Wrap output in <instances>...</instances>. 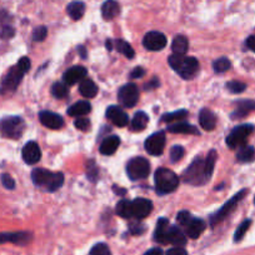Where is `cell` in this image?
I'll list each match as a JSON object with an SVG mask.
<instances>
[{
  "mask_svg": "<svg viewBox=\"0 0 255 255\" xmlns=\"http://www.w3.org/2000/svg\"><path fill=\"white\" fill-rule=\"evenodd\" d=\"M31 180L35 185L44 186L48 191H55L64 184L63 173H52L43 168H35L31 171Z\"/></svg>",
  "mask_w": 255,
  "mask_h": 255,
  "instance_id": "6da1fadb",
  "label": "cell"
},
{
  "mask_svg": "<svg viewBox=\"0 0 255 255\" xmlns=\"http://www.w3.org/2000/svg\"><path fill=\"white\" fill-rule=\"evenodd\" d=\"M169 64L183 79H191L199 70V63L195 58L173 54L169 57Z\"/></svg>",
  "mask_w": 255,
  "mask_h": 255,
  "instance_id": "7a4b0ae2",
  "label": "cell"
},
{
  "mask_svg": "<svg viewBox=\"0 0 255 255\" xmlns=\"http://www.w3.org/2000/svg\"><path fill=\"white\" fill-rule=\"evenodd\" d=\"M155 186L159 194H169L176 190L179 185V178L174 171L167 168H160L155 171Z\"/></svg>",
  "mask_w": 255,
  "mask_h": 255,
  "instance_id": "3957f363",
  "label": "cell"
},
{
  "mask_svg": "<svg viewBox=\"0 0 255 255\" xmlns=\"http://www.w3.org/2000/svg\"><path fill=\"white\" fill-rule=\"evenodd\" d=\"M183 180L191 185H204L206 181H209L205 173L204 160L201 158L196 157L194 162L189 165V168L183 174Z\"/></svg>",
  "mask_w": 255,
  "mask_h": 255,
  "instance_id": "277c9868",
  "label": "cell"
},
{
  "mask_svg": "<svg viewBox=\"0 0 255 255\" xmlns=\"http://www.w3.org/2000/svg\"><path fill=\"white\" fill-rule=\"evenodd\" d=\"M25 130V121L20 116H6L0 120V133L8 139H19Z\"/></svg>",
  "mask_w": 255,
  "mask_h": 255,
  "instance_id": "5b68a950",
  "label": "cell"
},
{
  "mask_svg": "<svg viewBox=\"0 0 255 255\" xmlns=\"http://www.w3.org/2000/svg\"><path fill=\"white\" fill-rule=\"evenodd\" d=\"M126 173L132 180H142L150 173V164L145 158L137 157L129 160L126 165Z\"/></svg>",
  "mask_w": 255,
  "mask_h": 255,
  "instance_id": "8992f818",
  "label": "cell"
},
{
  "mask_svg": "<svg viewBox=\"0 0 255 255\" xmlns=\"http://www.w3.org/2000/svg\"><path fill=\"white\" fill-rule=\"evenodd\" d=\"M253 132H254V125H252V124H243V125L237 126L228 135L227 145L230 149H237V148L243 147Z\"/></svg>",
  "mask_w": 255,
  "mask_h": 255,
  "instance_id": "52a82bcc",
  "label": "cell"
},
{
  "mask_svg": "<svg viewBox=\"0 0 255 255\" xmlns=\"http://www.w3.org/2000/svg\"><path fill=\"white\" fill-rule=\"evenodd\" d=\"M247 193H248V190H245V189L244 190H240L239 193L235 194V195L233 196V198L230 199L228 203H225L224 205L222 206V209H220L219 211H217V213H215V214L211 217V219H210L211 227H214V225H217L218 223H220L222 220H224L225 218H227L228 215H229L230 213L234 210L235 206L238 205V203H239V201L242 200L245 195H247Z\"/></svg>",
  "mask_w": 255,
  "mask_h": 255,
  "instance_id": "ba28073f",
  "label": "cell"
},
{
  "mask_svg": "<svg viewBox=\"0 0 255 255\" xmlns=\"http://www.w3.org/2000/svg\"><path fill=\"white\" fill-rule=\"evenodd\" d=\"M24 74H25V73H24L18 65L11 68V69L6 73L5 77L3 78V80H1V93H13V91L18 88V85L20 84Z\"/></svg>",
  "mask_w": 255,
  "mask_h": 255,
  "instance_id": "9c48e42d",
  "label": "cell"
},
{
  "mask_svg": "<svg viewBox=\"0 0 255 255\" xmlns=\"http://www.w3.org/2000/svg\"><path fill=\"white\" fill-rule=\"evenodd\" d=\"M118 98L121 105H124L125 108H133L138 103V100H139V90H138V86L135 84H132V83L130 84H125L119 90Z\"/></svg>",
  "mask_w": 255,
  "mask_h": 255,
  "instance_id": "30bf717a",
  "label": "cell"
},
{
  "mask_svg": "<svg viewBox=\"0 0 255 255\" xmlns=\"http://www.w3.org/2000/svg\"><path fill=\"white\" fill-rule=\"evenodd\" d=\"M145 150L149 153L150 155H162L164 152L165 148V133L164 132H158L150 135L147 140H145Z\"/></svg>",
  "mask_w": 255,
  "mask_h": 255,
  "instance_id": "8fae6325",
  "label": "cell"
},
{
  "mask_svg": "<svg viewBox=\"0 0 255 255\" xmlns=\"http://www.w3.org/2000/svg\"><path fill=\"white\" fill-rule=\"evenodd\" d=\"M143 45L145 49L150 50V52L163 50L167 45V38L160 31H150L143 39Z\"/></svg>",
  "mask_w": 255,
  "mask_h": 255,
  "instance_id": "7c38bea8",
  "label": "cell"
},
{
  "mask_svg": "<svg viewBox=\"0 0 255 255\" xmlns=\"http://www.w3.org/2000/svg\"><path fill=\"white\" fill-rule=\"evenodd\" d=\"M152 201L144 198H138L132 201V217L137 219H144L152 213Z\"/></svg>",
  "mask_w": 255,
  "mask_h": 255,
  "instance_id": "4fadbf2b",
  "label": "cell"
},
{
  "mask_svg": "<svg viewBox=\"0 0 255 255\" xmlns=\"http://www.w3.org/2000/svg\"><path fill=\"white\" fill-rule=\"evenodd\" d=\"M33 235L28 232L18 233H0V244L4 243H13L18 245H26L31 240Z\"/></svg>",
  "mask_w": 255,
  "mask_h": 255,
  "instance_id": "5bb4252c",
  "label": "cell"
},
{
  "mask_svg": "<svg viewBox=\"0 0 255 255\" xmlns=\"http://www.w3.org/2000/svg\"><path fill=\"white\" fill-rule=\"evenodd\" d=\"M21 155H23V159L26 164L34 165L40 160L41 150L35 142H29L24 145Z\"/></svg>",
  "mask_w": 255,
  "mask_h": 255,
  "instance_id": "9a60e30c",
  "label": "cell"
},
{
  "mask_svg": "<svg viewBox=\"0 0 255 255\" xmlns=\"http://www.w3.org/2000/svg\"><path fill=\"white\" fill-rule=\"evenodd\" d=\"M106 118H108L114 125L119 126V128L125 126L126 124H128V120H129L128 114H126L123 109L119 108V106L116 105L109 106L108 110H106Z\"/></svg>",
  "mask_w": 255,
  "mask_h": 255,
  "instance_id": "2e32d148",
  "label": "cell"
},
{
  "mask_svg": "<svg viewBox=\"0 0 255 255\" xmlns=\"http://www.w3.org/2000/svg\"><path fill=\"white\" fill-rule=\"evenodd\" d=\"M86 75H88V72H86L84 67L75 65V67H72L64 73L63 79H64V83L67 85H74L78 82H82L83 79H85Z\"/></svg>",
  "mask_w": 255,
  "mask_h": 255,
  "instance_id": "e0dca14e",
  "label": "cell"
},
{
  "mask_svg": "<svg viewBox=\"0 0 255 255\" xmlns=\"http://www.w3.org/2000/svg\"><path fill=\"white\" fill-rule=\"evenodd\" d=\"M39 119H40L41 124L49 128V129L57 130L64 125V120H63L62 116L55 113H52V111H41L39 114Z\"/></svg>",
  "mask_w": 255,
  "mask_h": 255,
  "instance_id": "ac0fdd59",
  "label": "cell"
},
{
  "mask_svg": "<svg viewBox=\"0 0 255 255\" xmlns=\"http://www.w3.org/2000/svg\"><path fill=\"white\" fill-rule=\"evenodd\" d=\"M205 228L206 224L204 220L198 219V218H193L185 227L186 235H188L189 238H191V239H198L201 235V233L205 230Z\"/></svg>",
  "mask_w": 255,
  "mask_h": 255,
  "instance_id": "d6986e66",
  "label": "cell"
},
{
  "mask_svg": "<svg viewBox=\"0 0 255 255\" xmlns=\"http://www.w3.org/2000/svg\"><path fill=\"white\" fill-rule=\"evenodd\" d=\"M167 243L173 244L174 247H181L186 244V237L178 227H170L168 229Z\"/></svg>",
  "mask_w": 255,
  "mask_h": 255,
  "instance_id": "ffe728a7",
  "label": "cell"
},
{
  "mask_svg": "<svg viewBox=\"0 0 255 255\" xmlns=\"http://www.w3.org/2000/svg\"><path fill=\"white\" fill-rule=\"evenodd\" d=\"M199 121H200V125L204 130H213L217 125V116L209 109H201L200 114H199Z\"/></svg>",
  "mask_w": 255,
  "mask_h": 255,
  "instance_id": "44dd1931",
  "label": "cell"
},
{
  "mask_svg": "<svg viewBox=\"0 0 255 255\" xmlns=\"http://www.w3.org/2000/svg\"><path fill=\"white\" fill-rule=\"evenodd\" d=\"M120 145V138L116 135H111V137L105 138L103 143L100 144V153L103 155H111L116 152V149Z\"/></svg>",
  "mask_w": 255,
  "mask_h": 255,
  "instance_id": "7402d4cb",
  "label": "cell"
},
{
  "mask_svg": "<svg viewBox=\"0 0 255 255\" xmlns=\"http://www.w3.org/2000/svg\"><path fill=\"white\" fill-rule=\"evenodd\" d=\"M169 229V220L167 218H160L158 220L157 229L154 232V240L160 243V244H168L167 243V234Z\"/></svg>",
  "mask_w": 255,
  "mask_h": 255,
  "instance_id": "603a6c76",
  "label": "cell"
},
{
  "mask_svg": "<svg viewBox=\"0 0 255 255\" xmlns=\"http://www.w3.org/2000/svg\"><path fill=\"white\" fill-rule=\"evenodd\" d=\"M79 90L80 94H82L84 98H94V96L98 94V86H96L95 83L93 80L88 79V78H85L80 82L79 85Z\"/></svg>",
  "mask_w": 255,
  "mask_h": 255,
  "instance_id": "cb8c5ba5",
  "label": "cell"
},
{
  "mask_svg": "<svg viewBox=\"0 0 255 255\" xmlns=\"http://www.w3.org/2000/svg\"><path fill=\"white\" fill-rule=\"evenodd\" d=\"M119 11H120V6L115 0H106L101 6V15L106 20H111V19L115 18Z\"/></svg>",
  "mask_w": 255,
  "mask_h": 255,
  "instance_id": "d4e9b609",
  "label": "cell"
},
{
  "mask_svg": "<svg viewBox=\"0 0 255 255\" xmlns=\"http://www.w3.org/2000/svg\"><path fill=\"white\" fill-rule=\"evenodd\" d=\"M170 133H174V134H193V135H199L198 128L191 124L188 123H179V124H173L168 128Z\"/></svg>",
  "mask_w": 255,
  "mask_h": 255,
  "instance_id": "484cf974",
  "label": "cell"
},
{
  "mask_svg": "<svg viewBox=\"0 0 255 255\" xmlns=\"http://www.w3.org/2000/svg\"><path fill=\"white\" fill-rule=\"evenodd\" d=\"M90 110L91 105L88 101H78L68 109V114L70 116H83L90 113Z\"/></svg>",
  "mask_w": 255,
  "mask_h": 255,
  "instance_id": "4316f807",
  "label": "cell"
},
{
  "mask_svg": "<svg viewBox=\"0 0 255 255\" xmlns=\"http://www.w3.org/2000/svg\"><path fill=\"white\" fill-rule=\"evenodd\" d=\"M67 11L68 14H69L70 18L74 19V20H79L85 13V4L83 3V1L75 0V1H72V3L68 5Z\"/></svg>",
  "mask_w": 255,
  "mask_h": 255,
  "instance_id": "83f0119b",
  "label": "cell"
},
{
  "mask_svg": "<svg viewBox=\"0 0 255 255\" xmlns=\"http://www.w3.org/2000/svg\"><path fill=\"white\" fill-rule=\"evenodd\" d=\"M188 48H189V41L185 36L178 35L174 38L173 44H171V49H173L174 54L185 55V53L188 52Z\"/></svg>",
  "mask_w": 255,
  "mask_h": 255,
  "instance_id": "f1b7e54d",
  "label": "cell"
},
{
  "mask_svg": "<svg viewBox=\"0 0 255 255\" xmlns=\"http://www.w3.org/2000/svg\"><path fill=\"white\" fill-rule=\"evenodd\" d=\"M148 123H149V118L147 114L144 111H138L132 120V129L134 132H142L147 128Z\"/></svg>",
  "mask_w": 255,
  "mask_h": 255,
  "instance_id": "f546056e",
  "label": "cell"
},
{
  "mask_svg": "<svg viewBox=\"0 0 255 255\" xmlns=\"http://www.w3.org/2000/svg\"><path fill=\"white\" fill-rule=\"evenodd\" d=\"M238 162L240 163H250L255 159V149L253 147L243 145L239 148V152L237 154Z\"/></svg>",
  "mask_w": 255,
  "mask_h": 255,
  "instance_id": "4dcf8cb0",
  "label": "cell"
},
{
  "mask_svg": "<svg viewBox=\"0 0 255 255\" xmlns=\"http://www.w3.org/2000/svg\"><path fill=\"white\" fill-rule=\"evenodd\" d=\"M116 214L120 215L121 218H133L132 217V201L123 199L121 201H119L118 205H116Z\"/></svg>",
  "mask_w": 255,
  "mask_h": 255,
  "instance_id": "1f68e13d",
  "label": "cell"
},
{
  "mask_svg": "<svg viewBox=\"0 0 255 255\" xmlns=\"http://www.w3.org/2000/svg\"><path fill=\"white\" fill-rule=\"evenodd\" d=\"M217 152L215 150H210L206 155V159L204 160V165H205V173L208 179L211 178V174L214 171V167H215V162H217Z\"/></svg>",
  "mask_w": 255,
  "mask_h": 255,
  "instance_id": "d6a6232c",
  "label": "cell"
},
{
  "mask_svg": "<svg viewBox=\"0 0 255 255\" xmlns=\"http://www.w3.org/2000/svg\"><path fill=\"white\" fill-rule=\"evenodd\" d=\"M255 109V101H242L238 104V109L235 113H233V118H243L247 115L250 110Z\"/></svg>",
  "mask_w": 255,
  "mask_h": 255,
  "instance_id": "836d02e7",
  "label": "cell"
},
{
  "mask_svg": "<svg viewBox=\"0 0 255 255\" xmlns=\"http://www.w3.org/2000/svg\"><path fill=\"white\" fill-rule=\"evenodd\" d=\"M115 48L118 49L119 53L124 54L126 58H129V59H133V58H134V55H135L134 50H133V48L130 47V44H128L126 41L116 40L115 41Z\"/></svg>",
  "mask_w": 255,
  "mask_h": 255,
  "instance_id": "e575fe53",
  "label": "cell"
},
{
  "mask_svg": "<svg viewBox=\"0 0 255 255\" xmlns=\"http://www.w3.org/2000/svg\"><path fill=\"white\" fill-rule=\"evenodd\" d=\"M52 94L54 98L63 99L68 95V86L65 83H54L52 86Z\"/></svg>",
  "mask_w": 255,
  "mask_h": 255,
  "instance_id": "d590c367",
  "label": "cell"
},
{
  "mask_svg": "<svg viewBox=\"0 0 255 255\" xmlns=\"http://www.w3.org/2000/svg\"><path fill=\"white\" fill-rule=\"evenodd\" d=\"M230 67H232V63L227 58H220V59L215 60L213 63V68H214L215 73H224L227 70H229Z\"/></svg>",
  "mask_w": 255,
  "mask_h": 255,
  "instance_id": "8d00e7d4",
  "label": "cell"
},
{
  "mask_svg": "<svg viewBox=\"0 0 255 255\" xmlns=\"http://www.w3.org/2000/svg\"><path fill=\"white\" fill-rule=\"evenodd\" d=\"M186 115H188V111L186 110H178V111H174V113L164 114L162 118V120L167 121V123H171V121L181 120V119L185 118Z\"/></svg>",
  "mask_w": 255,
  "mask_h": 255,
  "instance_id": "74e56055",
  "label": "cell"
},
{
  "mask_svg": "<svg viewBox=\"0 0 255 255\" xmlns=\"http://www.w3.org/2000/svg\"><path fill=\"white\" fill-rule=\"evenodd\" d=\"M250 225H252V220H244V222L242 223V224L239 225V228L237 229V232H235L234 234V242H240V240L244 238L245 233L248 232V229L250 228Z\"/></svg>",
  "mask_w": 255,
  "mask_h": 255,
  "instance_id": "f35d334b",
  "label": "cell"
},
{
  "mask_svg": "<svg viewBox=\"0 0 255 255\" xmlns=\"http://www.w3.org/2000/svg\"><path fill=\"white\" fill-rule=\"evenodd\" d=\"M228 90L232 91L234 94H240L247 89V85L242 82H229L227 84Z\"/></svg>",
  "mask_w": 255,
  "mask_h": 255,
  "instance_id": "ab89813d",
  "label": "cell"
},
{
  "mask_svg": "<svg viewBox=\"0 0 255 255\" xmlns=\"http://www.w3.org/2000/svg\"><path fill=\"white\" fill-rule=\"evenodd\" d=\"M184 157V148L180 145H174L170 150V160L173 163L179 162Z\"/></svg>",
  "mask_w": 255,
  "mask_h": 255,
  "instance_id": "60d3db41",
  "label": "cell"
},
{
  "mask_svg": "<svg viewBox=\"0 0 255 255\" xmlns=\"http://www.w3.org/2000/svg\"><path fill=\"white\" fill-rule=\"evenodd\" d=\"M90 255H110V249L104 243H99L90 250Z\"/></svg>",
  "mask_w": 255,
  "mask_h": 255,
  "instance_id": "b9f144b4",
  "label": "cell"
},
{
  "mask_svg": "<svg viewBox=\"0 0 255 255\" xmlns=\"http://www.w3.org/2000/svg\"><path fill=\"white\" fill-rule=\"evenodd\" d=\"M74 125L77 129L82 130V132H88L90 129V120L86 118H78L77 120L74 121Z\"/></svg>",
  "mask_w": 255,
  "mask_h": 255,
  "instance_id": "7bdbcfd3",
  "label": "cell"
},
{
  "mask_svg": "<svg viewBox=\"0 0 255 255\" xmlns=\"http://www.w3.org/2000/svg\"><path fill=\"white\" fill-rule=\"evenodd\" d=\"M48 35V29L45 26H38L33 31V40L34 41H43Z\"/></svg>",
  "mask_w": 255,
  "mask_h": 255,
  "instance_id": "ee69618b",
  "label": "cell"
},
{
  "mask_svg": "<svg viewBox=\"0 0 255 255\" xmlns=\"http://www.w3.org/2000/svg\"><path fill=\"white\" fill-rule=\"evenodd\" d=\"M191 219H193V217H191L190 213L186 210L180 211V213H178V215H176V220H178L179 224L183 225V227H186V224H188Z\"/></svg>",
  "mask_w": 255,
  "mask_h": 255,
  "instance_id": "f6af8a7d",
  "label": "cell"
},
{
  "mask_svg": "<svg viewBox=\"0 0 255 255\" xmlns=\"http://www.w3.org/2000/svg\"><path fill=\"white\" fill-rule=\"evenodd\" d=\"M1 183H3V185L5 186L6 189H9V190H13V189L15 188V181H14V179L11 178L9 174H3V175H1Z\"/></svg>",
  "mask_w": 255,
  "mask_h": 255,
  "instance_id": "bcb514c9",
  "label": "cell"
},
{
  "mask_svg": "<svg viewBox=\"0 0 255 255\" xmlns=\"http://www.w3.org/2000/svg\"><path fill=\"white\" fill-rule=\"evenodd\" d=\"M16 65H18V67L20 68V69L23 70L24 73H28L29 69H30V65H31L30 59H29V58H26V57H23L20 60H19L18 64H16Z\"/></svg>",
  "mask_w": 255,
  "mask_h": 255,
  "instance_id": "7dc6e473",
  "label": "cell"
},
{
  "mask_svg": "<svg viewBox=\"0 0 255 255\" xmlns=\"http://www.w3.org/2000/svg\"><path fill=\"white\" fill-rule=\"evenodd\" d=\"M167 255H188V253H186V250L184 248L175 247L168 250Z\"/></svg>",
  "mask_w": 255,
  "mask_h": 255,
  "instance_id": "c3c4849f",
  "label": "cell"
},
{
  "mask_svg": "<svg viewBox=\"0 0 255 255\" xmlns=\"http://www.w3.org/2000/svg\"><path fill=\"white\" fill-rule=\"evenodd\" d=\"M0 35H1V38L4 39L11 38V36L14 35V29L11 28V26H4L3 31L0 33Z\"/></svg>",
  "mask_w": 255,
  "mask_h": 255,
  "instance_id": "681fc988",
  "label": "cell"
},
{
  "mask_svg": "<svg viewBox=\"0 0 255 255\" xmlns=\"http://www.w3.org/2000/svg\"><path fill=\"white\" fill-rule=\"evenodd\" d=\"M144 74H145V70L143 69V68L138 67L130 73V78H133V79H138V78H142Z\"/></svg>",
  "mask_w": 255,
  "mask_h": 255,
  "instance_id": "f907efd6",
  "label": "cell"
},
{
  "mask_svg": "<svg viewBox=\"0 0 255 255\" xmlns=\"http://www.w3.org/2000/svg\"><path fill=\"white\" fill-rule=\"evenodd\" d=\"M130 232L133 234H142L144 232V225L142 224H135V225H130Z\"/></svg>",
  "mask_w": 255,
  "mask_h": 255,
  "instance_id": "816d5d0a",
  "label": "cell"
},
{
  "mask_svg": "<svg viewBox=\"0 0 255 255\" xmlns=\"http://www.w3.org/2000/svg\"><path fill=\"white\" fill-rule=\"evenodd\" d=\"M247 45H248V48H249L250 50H253V52L255 53V35H252V36H249V38H248Z\"/></svg>",
  "mask_w": 255,
  "mask_h": 255,
  "instance_id": "f5cc1de1",
  "label": "cell"
},
{
  "mask_svg": "<svg viewBox=\"0 0 255 255\" xmlns=\"http://www.w3.org/2000/svg\"><path fill=\"white\" fill-rule=\"evenodd\" d=\"M144 255H163V250L160 248H153V249L148 250Z\"/></svg>",
  "mask_w": 255,
  "mask_h": 255,
  "instance_id": "db71d44e",
  "label": "cell"
},
{
  "mask_svg": "<svg viewBox=\"0 0 255 255\" xmlns=\"http://www.w3.org/2000/svg\"><path fill=\"white\" fill-rule=\"evenodd\" d=\"M158 85H159V80H158V79H153L152 83H149V84H147V88H145V89L158 88Z\"/></svg>",
  "mask_w": 255,
  "mask_h": 255,
  "instance_id": "11a10c76",
  "label": "cell"
},
{
  "mask_svg": "<svg viewBox=\"0 0 255 255\" xmlns=\"http://www.w3.org/2000/svg\"><path fill=\"white\" fill-rule=\"evenodd\" d=\"M114 191H115V193L121 194V195H124V194H125V190H120V189H116V186H114Z\"/></svg>",
  "mask_w": 255,
  "mask_h": 255,
  "instance_id": "9f6ffc18",
  "label": "cell"
},
{
  "mask_svg": "<svg viewBox=\"0 0 255 255\" xmlns=\"http://www.w3.org/2000/svg\"><path fill=\"white\" fill-rule=\"evenodd\" d=\"M106 48H108L109 50H111V49H113V47H111V41H110V40H108V41H106Z\"/></svg>",
  "mask_w": 255,
  "mask_h": 255,
  "instance_id": "6f0895ef",
  "label": "cell"
},
{
  "mask_svg": "<svg viewBox=\"0 0 255 255\" xmlns=\"http://www.w3.org/2000/svg\"><path fill=\"white\" fill-rule=\"evenodd\" d=\"M79 50H80V53H82V57H83V58H85V52H84V50H83V48H82V47H80V49H79Z\"/></svg>",
  "mask_w": 255,
  "mask_h": 255,
  "instance_id": "680465c9",
  "label": "cell"
},
{
  "mask_svg": "<svg viewBox=\"0 0 255 255\" xmlns=\"http://www.w3.org/2000/svg\"><path fill=\"white\" fill-rule=\"evenodd\" d=\"M254 204H255V198H254Z\"/></svg>",
  "mask_w": 255,
  "mask_h": 255,
  "instance_id": "91938a15",
  "label": "cell"
}]
</instances>
